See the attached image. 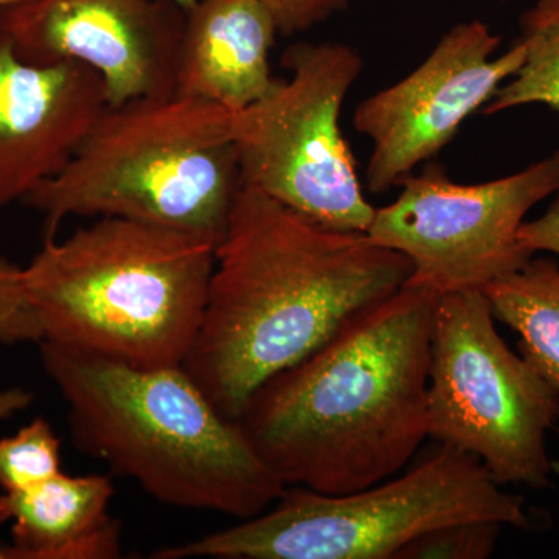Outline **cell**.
<instances>
[{
    "label": "cell",
    "mask_w": 559,
    "mask_h": 559,
    "mask_svg": "<svg viewBox=\"0 0 559 559\" xmlns=\"http://www.w3.org/2000/svg\"><path fill=\"white\" fill-rule=\"evenodd\" d=\"M61 439L46 418L22 426L14 436L0 439V489L22 491L60 474Z\"/></svg>",
    "instance_id": "obj_17"
},
{
    "label": "cell",
    "mask_w": 559,
    "mask_h": 559,
    "mask_svg": "<svg viewBox=\"0 0 559 559\" xmlns=\"http://www.w3.org/2000/svg\"><path fill=\"white\" fill-rule=\"evenodd\" d=\"M235 112L183 95L106 106L57 176L25 205L46 237L69 218H123L218 246L241 187Z\"/></svg>",
    "instance_id": "obj_5"
},
{
    "label": "cell",
    "mask_w": 559,
    "mask_h": 559,
    "mask_svg": "<svg viewBox=\"0 0 559 559\" xmlns=\"http://www.w3.org/2000/svg\"><path fill=\"white\" fill-rule=\"evenodd\" d=\"M437 300L404 286L250 396L237 423L283 487L347 495L409 465L429 439Z\"/></svg>",
    "instance_id": "obj_2"
},
{
    "label": "cell",
    "mask_w": 559,
    "mask_h": 559,
    "mask_svg": "<svg viewBox=\"0 0 559 559\" xmlns=\"http://www.w3.org/2000/svg\"><path fill=\"white\" fill-rule=\"evenodd\" d=\"M479 289L439 297L433 308L428 436L479 459L499 485H551L547 432L559 396L511 352Z\"/></svg>",
    "instance_id": "obj_7"
},
{
    "label": "cell",
    "mask_w": 559,
    "mask_h": 559,
    "mask_svg": "<svg viewBox=\"0 0 559 559\" xmlns=\"http://www.w3.org/2000/svg\"><path fill=\"white\" fill-rule=\"evenodd\" d=\"M32 399V393L25 389L0 390V421L13 417L17 412L27 409L31 406Z\"/></svg>",
    "instance_id": "obj_22"
},
{
    "label": "cell",
    "mask_w": 559,
    "mask_h": 559,
    "mask_svg": "<svg viewBox=\"0 0 559 559\" xmlns=\"http://www.w3.org/2000/svg\"><path fill=\"white\" fill-rule=\"evenodd\" d=\"M283 62L289 79L235 112L241 186L326 229L367 234L377 209L341 128L362 58L344 43L296 44Z\"/></svg>",
    "instance_id": "obj_8"
},
{
    "label": "cell",
    "mask_w": 559,
    "mask_h": 559,
    "mask_svg": "<svg viewBox=\"0 0 559 559\" xmlns=\"http://www.w3.org/2000/svg\"><path fill=\"white\" fill-rule=\"evenodd\" d=\"M277 25L260 0H198L186 13L175 94L238 112L275 84Z\"/></svg>",
    "instance_id": "obj_13"
},
{
    "label": "cell",
    "mask_w": 559,
    "mask_h": 559,
    "mask_svg": "<svg viewBox=\"0 0 559 559\" xmlns=\"http://www.w3.org/2000/svg\"><path fill=\"white\" fill-rule=\"evenodd\" d=\"M186 11L168 0H25L0 10L22 60L97 72L109 106L176 92Z\"/></svg>",
    "instance_id": "obj_11"
},
{
    "label": "cell",
    "mask_w": 559,
    "mask_h": 559,
    "mask_svg": "<svg viewBox=\"0 0 559 559\" xmlns=\"http://www.w3.org/2000/svg\"><path fill=\"white\" fill-rule=\"evenodd\" d=\"M39 352L75 447L157 502L246 521L286 488L182 366L143 369L49 341Z\"/></svg>",
    "instance_id": "obj_3"
},
{
    "label": "cell",
    "mask_w": 559,
    "mask_h": 559,
    "mask_svg": "<svg viewBox=\"0 0 559 559\" xmlns=\"http://www.w3.org/2000/svg\"><path fill=\"white\" fill-rule=\"evenodd\" d=\"M496 320L520 334V352L559 396V266L533 259L481 289ZM559 421V411H558Z\"/></svg>",
    "instance_id": "obj_15"
},
{
    "label": "cell",
    "mask_w": 559,
    "mask_h": 559,
    "mask_svg": "<svg viewBox=\"0 0 559 559\" xmlns=\"http://www.w3.org/2000/svg\"><path fill=\"white\" fill-rule=\"evenodd\" d=\"M277 25L280 35L311 31L331 14L347 9L349 0H260Z\"/></svg>",
    "instance_id": "obj_20"
},
{
    "label": "cell",
    "mask_w": 559,
    "mask_h": 559,
    "mask_svg": "<svg viewBox=\"0 0 559 559\" xmlns=\"http://www.w3.org/2000/svg\"><path fill=\"white\" fill-rule=\"evenodd\" d=\"M411 261L241 186L182 367L237 421L255 390L406 286Z\"/></svg>",
    "instance_id": "obj_1"
},
{
    "label": "cell",
    "mask_w": 559,
    "mask_h": 559,
    "mask_svg": "<svg viewBox=\"0 0 559 559\" xmlns=\"http://www.w3.org/2000/svg\"><path fill=\"white\" fill-rule=\"evenodd\" d=\"M495 521L533 527L525 499L503 491L479 459L444 444L400 477L347 495L286 487L271 509L154 559H396L430 530Z\"/></svg>",
    "instance_id": "obj_6"
},
{
    "label": "cell",
    "mask_w": 559,
    "mask_h": 559,
    "mask_svg": "<svg viewBox=\"0 0 559 559\" xmlns=\"http://www.w3.org/2000/svg\"><path fill=\"white\" fill-rule=\"evenodd\" d=\"M43 336L25 296L24 271L0 259V342L7 345L36 342Z\"/></svg>",
    "instance_id": "obj_19"
},
{
    "label": "cell",
    "mask_w": 559,
    "mask_h": 559,
    "mask_svg": "<svg viewBox=\"0 0 559 559\" xmlns=\"http://www.w3.org/2000/svg\"><path fill=\"white\" fill-rule=\"evenodd\" d=\"M500 40L481 21L457 24L406 79L356 106L353 127L371 142V193H385L439 156L465 120L521 69L527 53L522 40L492 58Z\"/></svg>",
    "instance_id": "obj_10"
},
{
    "label": "cell",
    "mask_w": 559,
    "mask_h": 559,
    "mask_svg": "<svg viewBox=\"0 0 559 559\" xmlns=\"http://www.w3.org/2000/svg\"><path fill=\"white\" fill-rule=\"evenodd\" d=\"M520 241L535 255L536 252H551L559 255V190L550 207L538 219L522 223Z\"/></svg>",
    "instance_id": "obj_21"
},
{
    "label": "cell",
    "mask_w": 559,
    "mask_h": 559,
    "mask_svg": "<svg viewBox=\"0 0 559 559\" xmlns=\"http://www.w3.org/2000/svg\"><path fill=\"white\" fill-rule=\"evenodd\" d=\"M215 253L205 238L123 218L46 237L22 267L40 342L143 369L182 366Z\"/></svg>",
    "instance_id": "obj_4"
},
{
    "label": "cell",
    "mask_w": 559,
    "mask_h": 559,
    "mask_svg": "<svg viewBox=\"0 0 559 559\" xmlns=\"http://www.w3.org/2000/svg\"><path fill=\"white\" fill-rule=\"evenodd\" d=\"M525 61L481 108L496 116L518 106L546 105L559 116V0H538L522 16Z\"/></svg>",
    "instance_id": "obj_16"
},
{
    "label": "cell",
    "mask_w": 559,
    "mask_h": 559,
    "mask_svg": "<svg viewBox=\"0 0 559 559\" xmlns=\"http://www.w3.org/2000/svg\"><path fill=\"white\" fill-rule=\"evenodd\" d=\"M116 495L103 474L61 473L22 491L0 495V524H11L3 559H114L121 557L120 522L109 514Z\"/></svg>",
    "instance_id": "obj_14"
},
{
    "label": "cell",
    "mask_w": 559,
    "mask_h": 559,
    "mask_svg": "<svg viewBox=\"0 0 559 559\" xmlns=\"http://www.w3.org/2000/svg\"><path fill=\"white\" fill-rule=\"evenodd\" d=\"M396 187L400 197L374 210L367 235L411 261L406 286L436 297L481 290L532 260L518 234L530 210L559 190V150L489 182L457 183L428 164Z\"/></svg>",
    "instance_id": "obj_9"
},
{
    "label": "cell",
    "mask_w": 559,
    "mask_h": 559,
    "mask_svg": "<svg viewBox=\"0 0 559 559\" xmlns=\"http://www.w3.org/2000/svg\"><path fill=\"white\" fill-rule=\"evenodd\" d=\"M168 2L175 3V5H178L179 9H182L187 13V11L193 9L198 0H168Z\"/></svg>",
    "instance_id": "obj_23"
},
{
    "label": "cell",
    "mask_w": 559,
    "mask_h": 559,
    "mask_svg": "<svg viewBox=\"0 0 559 559\" xmlns=\"http://www.w3.org/2000/svg\"><path fill=\"white\" fill-rule=\"evenodd\" d=\"M551 471L559 476V462H551Z\"/></svg>",
    "instance_id": "obj_25"
},
{
    "label": "cell",
    "mask_w": 559,
    "mask_h": 559,
    "mask_svg": "<svg viewBox=\"0 0 559 559\" xmlns=\"http://www.w3.org/2000/svg\"><path fill=\"white\" fill-rule=\"evenodd\" d=\"M25 2V0H0V10L10 9V7L17 5V3Z\"/></svg>",
    "instance_id": "obj_24"
},
{
    "label": "cell",
    "mask_w": 559,
    "mask_h": 559,
    "mask_svg": "<svg viewBox=\"0 0 559 559\" xmlns=\"http://www.w3.org/2000/svg\"><path fill=\"white\" fill-rule=\"evenodd\" d=\"M106 106L94 70L22 60L0 36V212L57 176Z\"/></svg>",
    "instance_id": "obj_12"
},
{
    "label": "cell",
    "mask_w": 559,
    "mask_h": 559,
    "mask_svg": "<svg viewBox=\"0 0 559 559\" xmlns=\"http://www.w3.org/2000/svg\"><path fill=\"white\" fill-rule=\"evenodd\" d=\"M502 527L495 521L444 525L412 540L396 559H487L495 554Z\"/></svg>",
    "instance_id": "obj_18"
}]
</instances>
